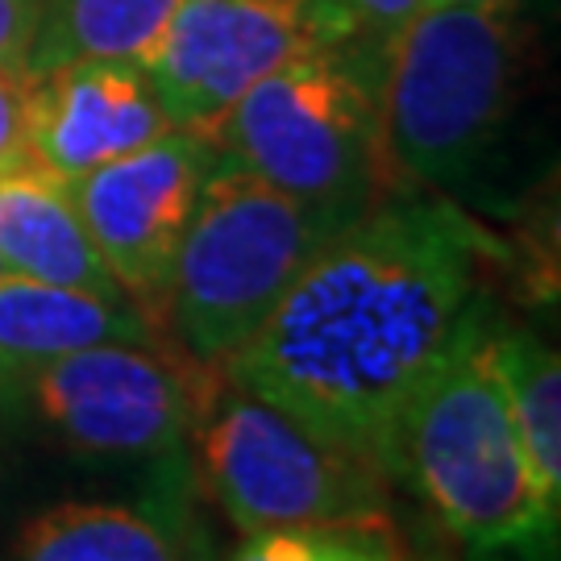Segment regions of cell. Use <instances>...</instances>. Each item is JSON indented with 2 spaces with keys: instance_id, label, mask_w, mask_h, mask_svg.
<instances>
[{
  "instance_id": "13",
  "label": "cell",
  "mask_w": 561,
  "mask_h": 561,
  "mask_svg": "<svg viewBox=\"0 0 561 561\" xmlns=\"http://www.w3.org/2000/svg\"><path fill=\"white\" fill-rule=\"evenodd\" d=\"M167 337L129 300H108L76 287L0 275V396L38 366L96 341Z\"/></svg>"
},
{
  "instance_id": "7",
  "label": "cell",
  "mask_w": 561,
  "mask_h": 561,
  "mask_svg": "<svg viewBox=\"0 0 561 561\" xmlns=\"http://www.w3.org/2000/svg\"><path fill=\"white\" fill-rule=\"evenodd\" d=\"M196 466L241 537L391 520V479L221 375L192 433Z\"/></svg>"
},
{
  "instance_id": "5",
  "label": "cell",
  "mask_w": 561,
  "mask_h": 561,
  "mask_svg": "<svg viewBox=\"0 0 561 561\" xmlns=\"http://www.w3.org/2000/svg\"><path fill=\"white\" fill-rule=\"evenodd\" d=\"M379 76L382 62L358 46H317L250 83L201 134L262 183L350 225L391 192L379 154Z\"/></svg>"
},
{
  "instance_id": "15",
  "label": "cell",
  "mask_w": 561,
  "mask_h": 561,
  "mask_svg": "<svg viewBox=\"0 0 561 561\" xmlns=\"http://www.w3.org/2000/svg\"><path fill=\"white\" fill-rule=\"evenodd\" d=\"M491 350L500 366L503 391L512 403V416L520 424V442L533 466V479L541 486L545 503L558 507L561 500V362L553 345H545L533 329L503 321L495 312Z\"/></svg>"
},
{
  "instance_id": "8",
  "label": "cell",
  "mask_w": 561,
  "mask_h": 561,
  "mask_svg": "<svg viewBox=\"0 0 561 561\" xmlns=\"http://www.w3.org/2000/svg\"><path fill=\"white\" fill-rule=\"evenodd\" d=\"M317 46H341L317 0H180L146 76L171 125L208 129L250 83Z\"/></svg>"
},
{
  "instance_id": "12",
  "label": "cell",
  "mask_w": 561,
  "mask_h": 561,
  "mask_svg": "<svg viewBox=\"0 0 561 561\" xmlns=\"http://www.w3.org/2000/svg\"><path fill=\"white\" fill-rule=\"evenodd\" d=\"M0 262L9 275L129 300L88 238L71 183L38 162L0 171Z\"/></svg>"
},
{
  "instance_id": "9",
  "label": "cell",
  "mask_w": 561,
  "mask_h": 561,
  "mask_svg": "<svg viewBox=\"0 0 561 561\" xmlns=\"http://www.w3.org/2000/svg\"><path fill=\"white\" fill-rule=\"evenodd\" d=\"M217 146L201 129H167L121 159L71 180L88 238L101 250L121 291L159 324L167 271L204 187Z\"/></svg>"
},
{
  "instance_id": "2",
  "label": "cell",
  "mask_w": 561,
  "mask_h": 561,
  "mask_svg": "<svg viewBox=\"0 0 561 561\" xmlns=\"http://www.w3.org/2000/svg\"><path fill=\"white\" fill-rule=\"evenodd\" d=\"M491 324L495 308L482 300L408 400L391 445V482H403L466 549L533 553L553 537L558 507L533 479Z\"/></svg>"
},
{
  "instance_id": "4",
  "label": "cell",
  "mask_w": 561,
  "mask_h": 561,
  "mask_svg": "<svg viewBox=\"0 0 561 561\" xmlns=\"http://www.w3.org/2000/svg\"><path fill=\"white\" fill-rule=\"evenodd\" d=\"M337 229L345 225L217 150L167 271L159 329L183 354L221 370Z\"/></svg>"
},
{
  "instance_id": "1",
  "label": "cell",
  "mask_w": 561,
  "mask_h": 561,
  "mask_svg": "<svg viewBox=\"0 0 561 561\" xmlns=\"http://www.w3.org/2000/svg\"><path fill=\"white\" fill-rule=\"evenodd\" d=\"M486 254L449 201L387 192L324 241L221 375L391 479L403 408L482 304Z\"/></svg>"
},
{
  "instance_id": "10",
  "label": "cell",
  "mask_w": 561,
  "mask_h": 561,
  "mask_svg": "<svg viewBox=\"0 0 561 561\" xmlns=\"http://www.w3.org/2000/svg\"><path fill=\"white\" fill-rule=\"evenodd\" d=\"M175 129L141 62L71 59L34 76L30 159L59 180H80Z\"/></svg>"
},
{
  "instance_id": "11",
  "label": "cell",
  "mask_w": 561,
  "mask_h": 561,
  "mask_svg": "<svg viewBox=\"0 0 561 561\" xmlns=\"http://www.w3.org/2000/svg\"><path fill=\"white\" fill-rule=\"evenodd\" d=\"M183 458V454H180ZM167 461L162 482L138 503H59L25 520L13 561H201L208 553L187 500V479Z\"/></svg>"
},
{
  "instance_id": "14",
  "label": "cell",
  "mask_w": 561,
  "mask_h": 561,
  "mask_svg": "<svg viewBox=\"0 0 561 561\" xmlns=\"http://www.w3.org/2000/svg\"><path fill=\"white\" fill-rule=\"evenodd\" d=\"M180 0H46L25 67L38 76L71 59L141 62L154 55Z\"/></svg>"
},
{
  "instance_id": "18",
  "label": "cell",
  "mask_w": 561,
  "mask_h": 561,
  "mask_svg": "<svg viewBox=\"0 0 561 561\" xmlns=\"http://www.w3.org/2000/svg\"><path fill=\"white\" fill-rule=\"evenodd\" d=\"M30 67H0V171L21 167L30 159Z\"/></svg>"
},
{
  "instance_id": "6",
  "label": "cell",
  "mask_w": 561,
  "mask_h": 561,
  "mask_svg": "<svg viewBox=\"0 0 561 561\" xmlns=\"http://www.w3.org/2000/svg\"><path fill=\"white\" fill-rule=\"evenodd\" d=\"M221 382L171 337L96 341L0 396V416L76 458L167 461L187 454Z\"/></svg>"
},
{
  "instance_id": "22",
  "label": "cell",
  "mask_w": 561,
  "mask_h": 561,
  "mask_svg": "<svg viewBox=\"0 0 561 561\" xmlns=\"http://www.w3.org/2000/svg\"><path fill=\"white\" fill-rule=\"evenodd\" d=\"M201 561H208V553H204V558H201Z\"/></svg>"
},
{
  "instance_id": "21",
  "label": "cell",
  "mask_w": 561,
  "mask_h": 561,
  "mask_svg": "<svg viewBox=\"0 0 561 561\" xmlns=\"http://www.w3.org/2000/svg\"><path fill=\"white\" fill-rule=\"evenodd\" d=\"M0 275H9V271H4V262H0Z\"/></svg>"
},
{
  "instance_id": "17",
  "label": "cell",
  "mask_w": 561,
  "mask_h": 561,
  "mask_svg": "<svg viewBox=\"0 0 561 561\" xmlns=\"http://www.w3.org/2000/svg\"><path fill=\"white\" fill-rule=\"evenodd\" d=\"M317 4L324 9V18L333 21L341 46H358L382 62L396 34L428 0H317Z\"/></svg>"
},
{
  "instance_id": "19",
  "label": "cell",
  "mask_w": 561,
  "mask_h": 561,
  "mask_svg": "<svg viewBox=\"0 0 561 561\" xmlns=\"http://www.w3.org/2000/svg\"><path fill=\"white\" fill-rule=\"evenodd\" d=\"M46 0H0V67H25Z\"/></svg>"
},
{
  "instance_id": "16",
  "label": "cell",
  "mask_w": 561,
  "mask_h": 561,
  "mask_svg": "<svg viewBox=\"0 0 561 561\" xmlns=\"http://www.w3.org/2000/svg\"><path fill=\"white\" fill-rule=\"evenodd\" d=\"M229 561H412L391 520L321 524V528H271L245 537Z\"/></svg>"
},
{
  "instance_id": "20",
  "label": "cell",
  "mask_w": 561,
  "mask_h": 561,
  "mask_svg": "<svg viewBox=\"0 0 561 561\" xmlns=\"http://www.w3.org/2000/svg\"><path fill=\"white\" fill-rule=\"evenodd\" d=\"M433 4H461V0H433Z\"/></svg>"
},
{
  "instance_id": "3",
  "label": "cell",
  "mask_w": 561,
  "mask_h": 561,
  "mask_svg": "<svg viewBox=\"0 0 561 561\" xmlns=\"http://www.w3.org/2000/svg\"><path fill=\"white\" fill-rule=\"evenodd\" d=\"M520 0L424 4L387 46L379 154L391 192H445L479 171L520 80Z\"/></svg>"
}]
</instances>
